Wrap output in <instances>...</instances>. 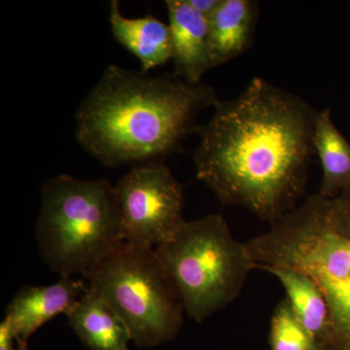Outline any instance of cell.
<instances>
[{"label":"cell","mask_w":350,"mask_h":350,"mask_svg":"<svg viewBox=\"0 0 350 350\" xmlns=\"http://www.w3.org/2000/svg\"><path fill=\"white\" fill-rule=\"evenodd\" d=\"M317 112L262 78L237 98L218 100L193 154L198 179L226 206L273 225L306 192Z\"/></svg>","instance_id":"cell-1"},{"label":"cell","mask_w":350,"mask_h":350,"mask_svg":"<svg viewBox=\"0 0 350 350\" xmlns=\"http://www.w3.org/2000/svg\"><path fill=\"white\" fill-rule=\"evenodd\" d=\"M218 100L206 83L111 64L76 111V139L105 167L160 162L198 133V115Z\"/></svg>","instance_id":"cell-2"},{"label":"cell","mask_w":350,"mask_h":350,"mask_svg":"<svg viewBox=\"0 0 350 350\" xmlns=\"http://www.w3.org/2000/svg\"><path fill=\"white\" fill-rule=\"evenodd\" d=\"M36 241L53 271L85 276L125 241L114 186L105 178H48L41 188Z\"/></svg>","instance_id":"cell-3"},{"label":"cell","mask_w":350,"mask_h":350,"mask_svg":"<svg viewBox=\"0 0 350 350\" xmlns=\"http://www.w3.org/2000/svg\"><path fill=\"white\" fill-rule=\"evenodd\" d=\"M180 297L184 312L202 323L241 294L256 269L245 243L216 214L185 221L174 237L154 248Z\"/></svg>","instance_id":"cell-4"},{"label":"cell","mask_w":350,"mask_h":350,"mask_svg":"<svg viewBox=\"0 0 350 350\" xmlns=\"http://www.w3.org/2000/svg\"><path fill=\"white\" fill-rule=\"evenodd\" d=\"M85 278L125 323L137 347L153 349L178 336L185 312L154 248L124 241Z\"/></svg>","instance_id":"cell-5"},{"label":"cell","mask_w":350,"mask_h":350,"mask_svg":"<svg viewBox=\"0 0 350 350\" xmlns=\"http://www.w3.org/2000/svg\"><path fill=\"white\" fill-rule=\"evenodd\" d=\"M114 189L128 243L155 248L185 222L183 188L163 163L133 165Z\"/></svg>","instance_id":"cell-6"},{"label":"cell","mask_w":350,"mask_h":350,"mask_svg":"<svg viewBox=\"0 0 350 350\" xmlns=\"http://www.w3.org/2000/svg\"><path fill=\"white\" fill-rule=\"evenodd\" d=\"M306 275L328 306L330 328L321 350H350V231L334 239Z\"/></svg>","instance_id":"cell-7"},{"label":"cell","mask_w":350,"mask_h":350,"mask_svg":"<svg viewBox=\"0 0 350 350\" xmlns=\"http://www.w3.org/2000/svg\"><path fill=\"white\" fill-rule=\"evenodd\" d=\"M88 284L72 278H62L48 286H25L7 306L6 322L18 349L27 350L29 338L57 315H68L86 293Z\"/></svg>","instance_id":"cell-8"},{"label":"cell","mask_w":350,"mask_h":350,"mask_svg":"<svg viewBox=\"0 0 350 350\" xmlns=\"http://www.w3.org/2000/svg\"><path fill=\"white\" fill-rule=\"evenodd\" d=\"M165 6L172 33L174 73L192 84L200 83L204 73L213 68L208 18L195 10L188 0H167Z\"/></svg>","instance_id":"cell-9"},{"label":"cell","mask_w":350,"mask_h":350,"mask_svg":"<svg viewBox=\"0 0 350 350\" xmlns=\"http://www.w3.org/2000/svg\"><path fill=\"white\" fill-rule=\"evenodd\" d=\"M109 23L114 38L139 59L140 70L149 72L172 59L170 25L153 15L125 17L117 0L110 2Z\"/></svg>","instance_id":"cell-10"},{"label":"cell","mask_w":350,"mask_h":350,"mask_svg":"<svg viewBox=\"0 0 350 350\" xmlns=\"http://www.w3.org/2000/svg\"><path fill=\"white\" fill-rule=\"evenodd\" d=\"M258 18V3L252 0H221L208 18L211 64H221L241 56L251 47Z\"/></svg>","instance_id":"cell-11"},{"label":"cell","mask_w":350,"mask_h":350,"mask_svg":"<svg viewBox=\"0 0 350 350\" xmlns=\"http://www.w3.org/2000/svg\"><path fill=\"white\" fill-rule=\"evenodd\" d=\"M69 325L92 350H131L130 332L107 301L88 288L66 315Z\"/></svg>","instance_id":"cell-12"},{"label":"cell","mask_w":350,"mask_h":350,"mask_svg":"<svg viewBox=\"0 0 350 350\" xmlns=\"http://www.w3.org/2000/svg\"><path fill=\"white\" fill-rule=\"evenodd\" d=\"M282 283L286 299L295 317L319 344H325L330 328L328 306L325 297L306 273L289 267H262Z\"/></svg>","instance_id":"cell-13"},{"label":"cell","mask_w":350,"mask_h":350,"mask_svg":"<svg viewBox=\"0 0 350 350\" xmlns=\"http://www.w3.org/2000/svg\"><path fill=\"white\" fill-rule=\"evenodd\" d=\"M312 140L322 169L319 194L335 199L350 187V144L334 124L329 108L317 112Z\"/></svg>","instance_id":"cell-14"},{"label":"cell","mask_w":350,"mask_h":350,"mask_svg":"<svg viewBox=\"0 0 350 350\" xmlns=\"http://www.w3.org/2000/svg\"><path fill=\"white\" fill-rule=\"evenodd\" d=\"M269 344L271 350H320L315 338L295 317L286 298L278 304L271 317Z\"/></svg>","instance_id":"cell-15"},{"label":"cell","mask_w":350,"mask_h":350,"mask_svg":"<svg viewBox=\"0 0 350 350\" xmlns=\"http://www.w3.org/2000/svg\"><path fill=\"white\" fill-rule=\"evenodd\" d=\"M188 1L195 10L209 18L218 8L221 0H188Z\"/></svg>","instance_id":"cell-16"},{"label":"cell","mask_w":350,"mask_h":350,"mask_svg":"<svg viewBox=\"0 0 350 350\" xmlns=\"http://www.w3.org/2000/svg\"><path fill=\"white\" fill-rule=\"evenodd\" d=\"M14 340L10 329L5 321H2L0 324V350H15L14 347Z\"/></svg>","instance_id":"cell-17"},{"label":"cell","mask_w":350,"mask_h":350,"mask_svg":"<svg viewBox=\"0 0 350 350\" xmlns=\"http://www.w3.org/2000/svg\"><path fill=\"white\" fill-rule=\"evenodd\" d=\"M336 204L345 217L350 221V187L345 190L338 197L335 198Z\"/></svg>","instance_id":"cell-18"}]
</instances>
